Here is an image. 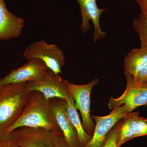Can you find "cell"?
<instances>
[{"instance_id":"11","label":"cell","mask_w":147,"mask_h":147,"mask_svg":"<svg viewBox=\"0 0 147 147\" xmlns=\"http://www.w3.org/2000/svg\"><path fill=\"white\" fill-rule=\"evenodd\" d=\"M81 9L82 22L81 30L86 33L90 29V21H92L94 26L93 40L94 42L105 38L106 32L102 31L100 28L99 19L101 13L106 9L98 8L96 0H76Z\"/></svg>"},{"instance_id":"7","label":"cell","mask_w":147,"mask_h":147,"mask_svg":"<svg viewBox=\"0 0 147 147\" xmlns=\"http://www.w3.org/2000/svg\"><path fill=\"white\" fill-rule=\"evenodd\" d=\"M127 113L128 111L122 105L112 110L108 115L100 117L91 115L96 123L94 131L90 141L82 147H102L110 130Z\"/></svg>"},{"instance_id":"21","label":"cell","mask_w":147,"mask_h":147,"mask_svg":"<svg viewBox=\"0 0 147 147\" xmlns=\"http://www.w3.org/2000/svg\"><path fill=\"white\" fill-rule=\"evenodd\" d=\"M134 79L138 82H142L143 83H147V63L144 67L138 72L137 76Z\"/></svg>"},{"instance_id":"5","label":"cell","mask_w":147,"mask_h":147,"mask_svg":"<svg viewBox=\"0 0 147 147\" xmlns=\"http://www.w3.org/2000/svg\"><path fill=\"white\" fill-rule=\"evenodd\" d=\"M23 57L26 59H38L45 63L55 74H62L61 68L65 63L62 51L55 44H49L43 40L33 42L26 48Z\"/></svg>"},{"instance_id":"15","label":"cell","mask_w":147,"mask_h":147,"mask_svg":"<svg viewBox=\"0 0 147 147\" xmlns=\"http://www.w3.org/2000/svg\"><path fill=\"white\" fill-rule=\"evenodd\" d=\"M67 115L70 121L76 129L82 147L85 146L90 139L91 137L87 134L81 122L77 110L75 106L74 100L71 95L66 99Z\"/></svg>"},{"instance_id":"18","label":"cell","mask_w":147,"mask_h":147,"mask_svg":"<svg viewBox=\"0 0 147 147\" xmlns=\"http://www.w3.org/2000/svg\"><path fill=\"white\" fill-rule=\"evenodd\" d=\"M147 135V119L139 117L132 139Z\"/></svg>"},{"instance_id":"10","label":"cell","mask_w":147,"mask_h":147,"mask_svg":"<svg viewBox=\"0 0 147 147\" xmlns=\"http://www.w3.org/2000/svg\"><path fill=\"white\" fill-rule=\"evenodd\" d=\"M59 128L68 147H82L76 129L69 118L66 99L53 98L50 100Z\"/></svg>"},{"instance_id":"3","label":"cell","mask_w":147,"mask_h":147,"mask_svg":"<svg viewBox=\"0 0 147 147\" xmlns=\"http://www.w3.org/2000/svg\"><path fill=\"white\" fill-rule=\"evenodd\" d=\"M70 95L73 98L76 110H79L82 119V124L87 134L92 137L94 131V121L90 114V99L92 89L98 83V78L85 84L79 85L63 80Z\"/></svg>"},{"instance_id":"23","label":"cell","mask_w":147,"mask_h":147,"mask_svg":"<svg viewBox=\"0 0 147 147\" xmlns=\"http://www.w3.org/2000/svg\"><path fill=\"white\" fill-rule=\"evenodd\" d=\"M134 1H137V0H134Z\"/></svg>"},{"instance_id":"20","label":"cell","mask_w":147,"mask_h":147,"mask_svg":"<svg viewBox=\"0 0 147 147\" xmlns=\"http://www.w3.org/2000/svg\"><path fill=\"white\" fill-rule=\"evenodd\" d=\"M53 147H68L65 142L61 131L53 132Z\"/></svg>"},{"instance_id":"16","label":"cell","mask_w":147,"mask_h":147,"mask_svg":"<svg viewBox=\"0 0 147 147\" xmlns=\"http://www.w3.org/2000/svg\"><path fill=\"white\" fill-rule=\"evenodd\" d=\"M132 26L139 35L141 47L147 49V14H139L137 18L133 19Z\"/></svg>"},{"instance_id":"17","label":"cell","mask_w":147,"mask_h":147,"mask_svg":"<svg viewBox=\"0 0 147 147\" xmlns=\"http://www.w3.org/2000/svg\"><path fill=\"white\" fill-rule=\"evenodd\" d=\"M122 121V119L119 121L110 130L102 147H117V137Z\"/></svg>"},{"instance_id":"22","label":"cell","mask_w":147,"mask_h":147,"mask_svg":"<svg viewBox=\"0 0 147 147\" xmlns=\"http://www.w3.org/2000/svg\"><path fill=\"white\" fill-rule=\"evenodd\" d=\"M142 13L147 14V0H137Z\"/></svg>"},{"instance_id":"19","label":"cell","mask_w":147,"mask_h":147,"mask_svg":"<svg viewBox=\"0 0 147 147\" xmlns=\"http://www.w3.org/2000/svg\"><path fill=\"white\" fill-rule=\"evenodd\" d=\"M0 147H20L11 133L0 136Z\"/></svg>"},{"instance_id":"14","label":"cell","mask_w":147,"mask_h":147,"mask_svg":"<svg viewBox=\"0 0 147 147\" xmlns=\"http://www.w3.org/2000/svg\"><path fill=\"white\" fill-rule=\"evenodd\" d=\"M139 115V112H132L127 113L123 118L117 137V147H120L132 139Z\"/></svg>"},{"instance_id":"12","label":"cell","mask_w":147,"mask_h":147,"mask_svg":"<svg viewBox=\"0 0 147 147\" xmlns=\"http://www.w3.org/2000/svg\"><path fill=\"white\" fill-rule=\"evenodd\" d=\"M24 19L9 12L4 0H0V40L17 37L24 27Z\"/></svg>"},{"instance_id":"24","label":"cell","mask_w":147,"mask_h":147,"mask_svg":"<svg viewBox=\"0 0 147 147\" xmlns=\"http://www.w3.org/2000/svg\"><path fill=\"white\" fill-rule=\"evenodd\" d=\"M146 84H147V83H146Z\"/></svg>"},{"instance_id":"6","label":"cell","mask_w":147,"mask_h":147,"mask_svg":"<svg viewBox=\"0 0 147 147\" xmlns=\"http://www.w3.org/2000/svg\"><path fill=\"white\" fill-rule=\"evenodd\" d=\"M29 91H38L47 100L53 98L66 99L70 95L63 79L50 69L41 79L26 83Z\"/></svg>"},{"instance_id":"4","label":"cell","mask_w":147,"mask_h":147,"mask_svg":"<svg viewBox=\"0 0 147 147\" xmlns=\"http://www.w3.org/2000/svg\"><path fill=\"white\" fill-rule=\"evenodd\" d=\"M126 87L123 94L117 98H110L108 108L114 110L123 106L128 113L138 107L147 105V84L137 82L129 75H126Z\"/></svg>"},{"instance_id":"9","label":"cell","mask_w":147,"mask_h":147,"mask_svg":"<svg viewBox=\"0 0 147 147\" xmlns=\"http://www.w3.org/2000/svg\"><path fill=\"white\" fill-rule=\"evenodd\" d=\"M53 132L43 128L22 127L10 133L20 147H53Z\"/></svg>"},{"instance_id":"8","label":"cell","mask_w":147,"mask_h":147,"mask_svg":"<svg viewBox=\"0 0 147 147\" xmlns=\"http://www.w3.org/2000/svg\"><path fill=\"white\" fill-rule=\"evenodd\" d=\"M50 69L45 63L38 59L28 60L27 63L0 79V86L6 84L26 83L42 78Z\"/></svg>"},{"instance_id":"1","label":"cell","mask_w":147,"mask_h":147,"mask_svg":"<svg viewBox=\"0 0 147 147\" xmlns=\"http://www.w3.org/2000/svg\"><path fill=\"white\" fill-rule=\"evenodd\" d=\"M22 127L43 128L53 132L61 131L59 128L50 100L38 91H31L22 113L15 123L9 128V134Z\"/></svg>"},{"instance_id":"13","label":"cell","mask_w":147,"mask_h":147,"mask_svg":"<svg viewBox=\"0 0 147 147\" xmlns=\"http://www.w3.org/2000/svg\"><path fill=\"white\" fill-rule=\"evenodd\" d=\"M147 63V49L141 47L130 51L125 58L123 63L124 74L134 79Z\"/></svg>"},{"instance_id":"2","label":"cell","mask_w":147,"mask_h":147,"mask_svg":"<svg viewBox=\"0 0 147 147\" xmlns=\"http://www.w3.org/2000/svg\"><path fill=\"white\" fill-rule=\"evenodd\" d=\"M26 83L6 84L0 86V136L8 134L28 100L30 93Z\"/></svg>"}]
</instances>
